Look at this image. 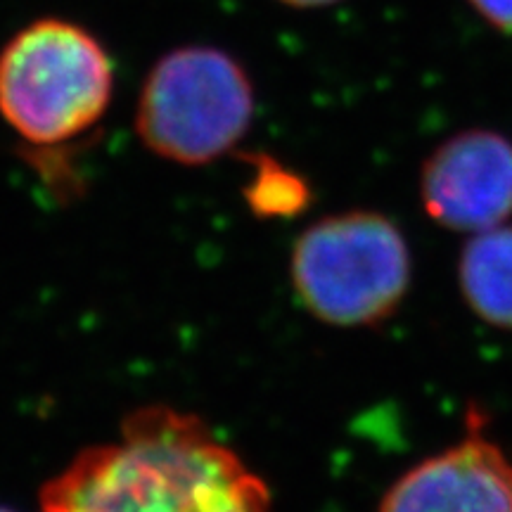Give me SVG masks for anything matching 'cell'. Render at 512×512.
<instances>
[{
  "mask_svg": "<svg viewBox=\"0 0 512 512\" xmlns=\"http://www.w3.org/2000/svg\"><path fill=\"white\" fill-rule=\"evenodd\" d=\"M41 512H271V491L207 422L138 408L119 439L86 448L38 496Z\"/></svg>",
  "mask_w": 512,
  "mask_h": 512,
  "instance_id": "cell-1",
  "label": "cell"
},
{
  "mask_svg": "<svg viewBox=\"0 0 512 512\" xmlns=\"http://www.w3.org/2000/svg\"><path fill=\"white\" fill-rule=\"evenodd\" d=\"M114 67L81 24L43 17L0 50V117L36 147L64 145L105 117Z\"/></svg>",
  "mask_w": 512,
  "mask_h": 512,
  "instance_id": "cell-2",
  "label": "cell"
},
{
  "mask_svg": "<svg viewBox=\"0 0 512 512\" xmlns=\"http://www.w3.org/2000/svg\"><path fill=\"white\" fill-rule=\"evenodd\" d=\"M254 119L245 67L214 46H181L155 62L136 107V133L157 157L202 166L233 150Z\"/></svg>",
  "mask_w": 512,
  "mask_h": 512,
  "instance_id": "cell-3",
  "label": "cell"
},
{
  "mask_svg": "<svg viewBox=\"0 0 512 512\" xmlns=\"http://www.w3.org/2000/svg\"><path fill=\"white\" fill-rule=\"evenodd\" d=\"M290 273L302 304L323 323L363 328L396 311L411 285L401 230L375 211L328 216L294 242Z\"/></svg>",
  "mask_w": 512,
  "mask_h": 512,
  "instance_id": "cell-4",
  "label": "cell"
},
{
  "mask_svg": "<svg viewBox=\"0 0 512 512\" xmlns=\"http://www.w3.org/2000/svg\"><path fill=\"white\" fill-rule=\"evenodd\" d=\"M427 214L451 230L496 228L512 214V143L494 131L448 138L422 166Z\"/></svg>",
  "mask_w": 512,
  "mask_h": 512,
  "instance_id": "cell-5",
  "label": "cell"
},
{
  "mask_svg": "<svg viewBox=\"0 0 512 512\" xmlns=\"http://www.w3.org/2000/svg\"><path fill=\"white\" fill-rule=\"evenodd\" d=\"M380 512H512V465L479 432L396 479Z\"/></svg>",
  "mask_w": 512,
  "mask_h": 512,
  "instance_id": "cell-6",
  "label": "cell"
},
{
  "mask_svg": "<svg viewBox=\"0 0 512 512\" xmlns=\"http://www.w3.org/2000/svg\"><path fill=\"white\" fill-rule=\"evenodd\" d=\"M460 290L484 323L512 330V226L475 233L460 254Z\"/></svg>",
  "mask_w": 512,
  "mask_h": 512,
  "instance_id": "cell-7",
  "label": "cell"
},
{
  "mask_svg": "<svg viewBox=\"0 0 512 512\" xmlns=\"http://www.w3.org/2000/svg\"><path fill=\"white\" fill-rule=\"evenodd\" d=\"M304 183L280 169L271 159H259V174L252 185L254 207L266 214H290L304 202Z\"/></svg>",
  "mask_w": 512,
  "mask_h": 512,
  "instance_id": "cell-8",
  "label": "cell"
},
{
  "mask_svg": "<svg viewBox=\"0 0 512 512\" xmlns=\"http://www.w3.org/2000/svg\"><path fill=\"white\" fill-rule=\"evenodd\" d=\"M470 5L496 29L512 34V0H470Z\"/></svg>",
  "mask_w": 512,
  "mask_h": 512,
  "instance_id": "cell-9",
  "label": "cell"
},
{
  "mask_svg": "<svg viewBox=\"0 0 512 512\" xmlns=\"http://www.w3.org/2000/svg\"><path fill=\"white\" fill-rule=\"evenodd\" d=\"M280 3L292 5V8H325V5L337 3V0H280Z\"/></svg>",
  "mask_w": 512,
  "mask_h": 512,
  "instance_id": "cell-10",
  "label": "cell"
},
{
  "mask_svg": "<svg viewBox=\"0 0 512 512\" xmlns=\"http://www.w3.org/2000/svg\"><path fill=\"white\" fill-rule=\"evenodd\" d=\"M0 512H12L10 508H3V505H0Z\"/></svg>",
  "mask_w": 512,
  "mask_h": 512,
  "instance_id": "cell-11",
  "label": "cell"
}]
</instances>
